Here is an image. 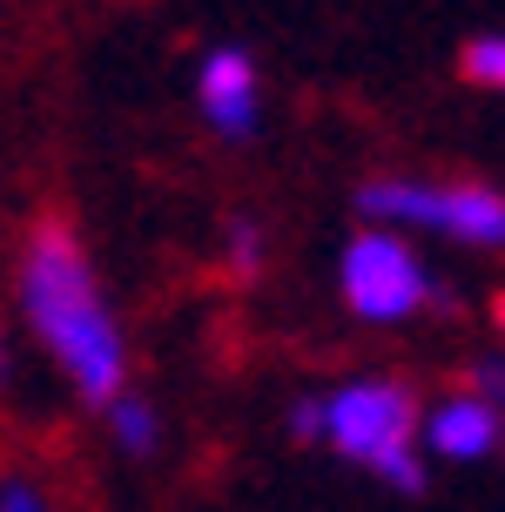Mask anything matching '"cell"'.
Masks as SVG:
<instances>
[{"mask_svg": "<svg viewBox=\"0 0 505 512\" xmlns=\"http://www.w3.org/2000/svg\"><path fill=\"white\" fill-rule=\"evenodd\" d=\"M317 445L364 465L391 492H425V452H418V398L398 378H351L317 391Z\"/></svg>", "mask_w": 505, "mask_h": 512, "instance_id": "cell-2", "label": "cell"}, {"mask_svg": "<svg viewBox=\"0 0 505 512\" xmlns=\"http://www.w3.org/2000/svg\"><path fill=\"white\" fill-rule=\"evenodd\" d=\"M438 236L472 243V250H499V243H505V196L492 189V182H445Z\"/></svg>", "mask_w": 505, "mask_h": 512, "instance_id": "cell-7", "label": "cell"}, {"mask_svg": "<svg viewBox=\"0 0 505 512\" xmlns=\"http://www.w3.org/2000/svg\"><path fill=\"white\" fill-rule=\"evenodd\" d=\"M357 216H371V230H438L445 216V182L418 176H371L357 189Z\"/></svg>", "mask_w": 505, "mask_h": 512, "instance_id": "cell-6", "label": "cell"}, {"mask_svg": "<svg viewBox=\"0 0 505 512\" xmlns=\"http://www.w3.org/2000/svg\"><path fill=\"white\" fill-rule=\"evenodd\" d=\"M101 418H108V438H115V452H128V459H149L155 445H162V411L128 384L122 398H108L101 405Z\"/></svg>", "mask_w": 505, "mask_h": 512, "instance_id": "cell-8", "label": "cell"}, {"mask_svg": "<svg viewBox=\"0 0 505 512\" xmlns=\"http://www.w3.org/2000/svg\"><path fill=\"white\" fill-rule=\"evenodd\" d=\"M7 371H14V344H7V324H0V384H7Z\"/></svg>", "mask_w": 505, "mask_h": 512, "instance_id": "cell-13", "label": "cell"}, {"mask_svg": "<svg viewBox=\"0 0 505 512\" xmlns=\"http://www.w3.org/2000/svg\"><path fill=\"white\" fill-rule=\"evenodd\" d=\"M263 256H270V236H263V223H256V216H229V223H223V270L250 283L256 270H263Z\"/></svg>", "mask_w": 505, "mask_h": 512, "instance_id": "cell-9", "label": "cell"}, {"mask_svg": "<svg viewBox=\"0 0 505 512\" xmlns=\"http://www.w3.org/2000/svg\"><path fill=\"white\" fill-rule=\"evenodd\" d=\"M0 512H54L41 499V486H27V479H0Z\"/></svg>", "mask_w": 505, "mask_h": 512, "instance_id": "cell-11", "label": "cell"}, {"mask_svg": "<svg viewBox=\"0 0 505 512\" xmlns=\"http://www.w3.org/2000/svg\"><path fill=\"white\" fill-rule=\"evenodd\" d=\"M196 108L202 122L216 128L223 142H250L263 128V81H256V61L243 48H209L196 68Z\"/></svg>", "mask_w": 505, "mask_h": 512, "instance_id": "cell-5", "label": "cell"}, {"mask_svg": "<svg viewBox=\"0 0 505 512\" xmlns=\"http://www.w3.org/2000/svg\"><path fill=\"white\" fill-rule=\"evenodd\" d=\"M505 445V418L479 391H445L438 405H418V452L445 465H485Z\"/></svg>", "mask_w": 505, "mask_h": 512, "instance_id": "cell-4", "label": "cell"}, {"mask_svg": "<svg viewBox=\"0 0 505 512\" xmlns=\"http://www.w3.org/2000/svg\"><path fill=\"white\" fill-rule=\"evenodd\" d=\"M21 317L88 405H108L128 391L122 317H115V304L95 277V256L81 250V236L61 216L34 223L21 250Z\"/></svg>", "mask_w": 505, "mask_h": 512, "instance_id": "cell-1", "label": "cell"}, {"mask_svg": "<svg viewBox=\"0 0 505 512\" xmlns=\"http://www.w3.org/2000/svg\"><path fill=\"white\" fill-rule=\"evenodd\" d=\"M458 75L472 81V88H505V34H472L465 54H458Z\"/></svg>", "mask_w": 505, "mask_h": 512, "instance_id": "cell-10", "label": "cell"}, {"mask_svg": "<svg viewBox=\"0 0 505 512\" xmlns=\"http://www.w3.org/2000/svg\"><path fill=\"white\" fill-rule=\"evenodd\" d=\"M337 290H344L351 317H364V324H404L418 310L445 304V283L431 277L425 256L391 230H357L344 243V256H337Z\"/></svg>", "mask_w": 505, "mask_h": 512, "instance_id": "cell-3", "label": "cell"}, {"mask_svg": "<svg viewBox=\"0 0 505 512\" xmlns=\"http://www.w3.org/2000/svg\"><path fill=\"white\" fill-rule=\"evenodd\" d=\"M290 432H297L303 445H317V398H297V405H290Z\"/></svg>", "mask_w": 505, "mask_h": 512, "instance_id": "cell-12", "label": "cell"}]
</instances>
